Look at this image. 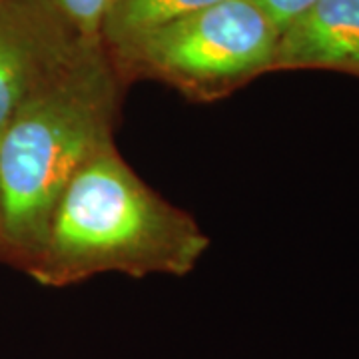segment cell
<instances>
[{
	"instance_id": "5",
	"label": "cell",
	"mask_w": 359,
	"mask_h": 359,
	"mask_svg": "<svg viewBox=\"0 0 359 359\" xmlns=\"http://www.w3.org/2000/svg\"><path fill=\"white\" fill-rule=\"evenodd\" d=\"M287 70L359 78V0H316L283 26L273 72Z\"/></svg>"
},
{
	"instance_id": "2",
	"label": "cell",
	"mask_w": 359,
	"mask_h": 359,
	"mask_svg": "<svg viewBox=\"0 0 359 359\" xmlns=\"http://www.w3.org/2000/svg\"><path fill=\"white\" fill-rule=\"evenodd\" d=\"M128 88L104 44H92L0 132V264L30 269L66 184L116 140Z\"/></svg>"
},
{
	"instance_id": "1",
	"label": "cell",
	"mask_w": 359,
	"mask_h": 359,
	"mask_svg": "<svg viewBox=\"0 0 359 359\" xmlns=\"http://www.w3.org/2000/svg\"><path fill=\"white\" fill-rule=\"evenodd\" d=\"M208 248L192 214L148 186L110 140L66 184L26 276L44 287L102 273L184 278Z\"/></svg>"
},
{
	"instance_id": "6",
	"label": "cell",
	"mask_w": 359,
	"mask_h": 359,
	"mask_svg": "<svg viewBox=\"0 0 359 359\" xmlns=\"http://www.w3.org/2000/svg\"><path fill=\"white\" fill-rule=\"evenodd\" d=\"M218 2L222 0H108L100 39L114 56L156 30Z\"/></svg>"
},
{
	"instance_id": "4",
	"label": "cell",
	"mask_w": 359,
	"mask_h": 359,
	"mask_svg": "<svg viewBox=\"0 0 359 359\" xmlns=\"http://www.w3.org/2000/svg\"><path fill=\"white\" fill-rule=\"evenodd\" d=\"M92 44L50 0H0V132L16 110Z\"/></svg>"
},
{
	"instance_id": "9",
	"label": "cell",
	"mask_w": 359,
	"mask_h": 359,
	"mask_svg": "<svg viewBox=\"0 0 359 359\" xmlns=\"http://www.w3.org/2000/svg\"><path fill=\"white\" fill-rule=\"evenodd\" d=\"M0 256H2V233H0Z\"/></svg>"
},
{
	"instance_id": "7",
	"label": "cell",
	"mask_w": 359,
	"mask_h": 359,
	"mask_svg": "<svg viewBox=\"0 0 359 359\" xmlns=\"http://www.w3.org/2000/svg\"><path fill=\"white\" fill-rule=\"evenodd\" d=\"M50 2L82 39L90 42H102L100 32H102L108 0H50Z\"/></svg>"
},
{
	"instance_id": "3",
	"label": "cell",
	"mask_w": 359,
	"mask_h": 359,
	"mask_svg": "<svg viewBox=\"0 0 359 359\" xmlns=\"http://www.w3.org/2000/svg\"><path fill=\"white\" fill-rule=\"evenodd\" d=\"M278 40L280 28L256 0H222L110 58L128 86L160 82L190 102L210 104L271 74Z\"/></svg>"
},
{
	"instance_id": "8",
	"label": "cell",
	"mask_w": 359,
	"mask_h": 359,
	"mask_svg": "<svg viewBox=\"0 0 359 359\" xmlns=\"http://www.w3.org/2000/svg\"><path fill=\"white\" fill-rule=\"evenodd\" d=\"M256 2L268 13L269 18L276 22V26L282 32L283 26L292 22L297 14L304 13L316 0H256Z\"/></svg>"
}]
</instances>
